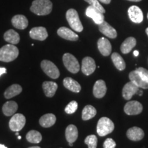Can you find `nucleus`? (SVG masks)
<instances>
[{"label":"nucleus","instance_id":"nucleus-1","mask_svg":"<svg viewBox=\"0 0 148 148\" xmlns=\"http://www.w3.org/2000/svg\"><path fill=\"white\" fill-rule=\"evenodd\" d=\"M53 4L50 0H34L30 7L33 13L39 16L47 15L52 11Z\"/></svg>","mask_w":148,"mask_h":148},{"label":"nucleus","instance_id":"nucleus-2","mask_svg":"<svg viewBox=\"0 0 148 148\" xmlns=\"http://www.w3.org/2000/svg\"><path fill=\"white\" fill-rule=\"evenodd\" d=\"M18 56V49L14 45L8 44L0 48V61L5 62H12Z\"/></svg>","mask_w":148,"mask_h":148},{"label":"nucleus","instance_id":"nucleus-3","mask_svg":"<svg viewBox=\"0 0 148 148\" xmlns=\"http://www.w3.org/2000/svg\"><path fill=\"white\" fill-rule=\"evenodd\" d=\"M66 18L70 27L73 30L76 31L77 32H81L83 30V25L79 19L78 13L75 9L71 8L66 11Z\"/></svg>","mask_w":148,"mask_h":148},{"label":"nucleus","instance_id":"nucleus-4","mask_svg":"<svg viewBox=\"0 0 148 148\" xmlns=\"http://www.w3.org/2000/svg\"><path fill=\"white\" fill-rule=\"evenodd\" d=\"M114 125L111 119L108 117H101L97 122V132L100 136H104L114 130Z\"/></svg>","mask_w":148,"mask_h":148},{"label":"nucleus","instance_id":"nucleus-5","mask_svg":"<svg viewBox=\"0 0 148 148\" xmlns=\"http://www.w3.org/2000/svg\"><path fill=\"white\" fill-rule=\"evenodd\" d=\"M62 61L66 69L72 73H78L80 69L78 61L73 55L69 53H64L62 56Z\"/></svg>","mask_w":148,"mask_h":148},{"label":"nucleus","instance_id":"nucleus-6","mask_svg":"<svg viewBox=\"0 0 148 148\" xmlns=\"http://www.w3.org/2000/svg\"><path fill=\"white\" fill-rule=\"evenodd\" d=\"M42 71L47 76L52 79H57L60 76V71L54 63L47 60H43L40 63Z\"/></svg>","mask_w":148,"mask_h":148},{"label":"nucleus","instance_id":"nucleus-7","mask_svg":"<svg viewBox=\"0 0 148 148\" xmlns=\"http://www.w3.org/2000/svg\"><path fill=\"white\" fill-rule=\"evenodd\" d=\"M25 122L26 119L23 114L21 113L14 114L9 121V127L13 132H18L23 129L25 125Z\"/></svg>","mask_w":148,"mask_h":148},{"label":"nucleus","instance_id":"nucleus-8","mask_svg":"<svg viewBox=\"0 0 148 148\" xmlns=\"http://www.w3.org/2000/svg\"><path fill=\"white\" fill-rule=\"evenodd\" d=\"M143 111V106L137 101H130L125 103L124 112L128 115H136Z\"/></svg>","mask_w":148,"mask_h":148},{"label":"nucleus","instance_id":"nucleus-9","mask_svg":"<svg viewBox=\"0 0 148 148\" xmlns=\"http://www.w3.org/2000/svg\"><path fill=\"white\" fill-rule=\"evenodd\" d=\"M127 13L130 19L135 23H140L143 20V14L141 9L136 5H132L130 7Z\"/></svg>","mask_w":148,"mask_h":148},{"label":"nucleus","instance_id":"nucleus-10","mask_svg":"<svg viewBox=\"0 0 148 148\" xmlns=\"http://www.w3.org/2000/svg\"><path fill=\"white\" fill-rule=\"evenodd\" d=\"M86 15L92 18L96 24L99 25L104 21V16L103 14L99 12L97 9L94 8L92 5H89L86 10Z\"/></svg>","mask_w":148,"mask_h":148},{"label":"nucleus","instance_id":"nucleus-11","mask_svg":"<svg viewBox=\"0 0 148 148\" xmlns=\"http://www.w3.org/2000/svg\"><path fill=\"white\" fill-rule=\"evenodd\" d=\"M96 64L93 58L85 57L82 62V71L86 75H90L95 71Z\"/></svg>","mask_w":148,"mask_h":148},{"label":"nucleus","instance_id":"nucleus-12","mask_svg":"<svg viewBox=\"0 0 148 148\" xmlns=\"http://www.w3.org/2000/svg\"><path fill=\"white\" fill-rule=\"evenodd\" d=\"M139 88L136 85H135L132 82H129L125 84L122 90V95L123 97L126 100H130L132 96L137 93Z\"/></svg>","mask_w":148,"mask_h":148},{"label":"nucleus","instance_id":"nucleus-13","mask_svg":"<svg viewBox=\"0 0 148 148\" xmlns=\"http://www.w3.org/2000/svg\"><path fill=\"white\" fill-rule=\"evenodd\" d=\"M29 36L34 40H45L48 36L47 29L44 27H35L29 31Z\"/></svg>","mask_w":148,"mask_h":148},{"label":"nucleus","instance_id":"nucleus-14","mask_svg":"<svg viewBox=\"0 0 148 148\" xmlns=\"http://www.w3.org/2000/svg\"><path fill=\"white\" fill-rule=\"evenodd\" d=\"M97 47L101 55H103V56H108L110 54L111 51H112L111 43L107 38H105L104 37H101L98 40Z\"/></svg>","mask_w":148,"mask_h":148},{"label":"nucleus","instance_id":"nucleus-15","mask_svg":"<svg viewBox=\"0 0 148 148\" xmlns=\"http://www.w3.org/2000/svg\"><path fill=\"white\" fill-rule=\"evenodd\" d=\"M107 91V87L106 83L102 79H99V80L96 81L93 86V89H92V92L93 95L96 98L100 99L104 97L106 95Z\"/></svg>","mask_w":148,"mask_h":148},{"label":"nucleus","instance_id":"nucleus-16","mask_svg":"<svg viewBox=\"0 0 148 148\" xmlns=\"http://www.w3.org/2000/svg\"><path fill=\"white\" fill-rule=\"evenodd\" d=\"M127 137L133 141H138L144 137V132L138 127H132L127 130L126 132Z\"/></svg>","mask_w":148,"mask_h":148},{"label":"nucleus","instance_id":"nucleus-17","mask_svg":"<svg viewBox=\"0 0 148 148\" xmlns=\"http://www.w3.org/2000/svg\"><path fill=\"white\" fill-rule=\"evenodd\" d=\"M57 34L61 38L64 39L75 41L78 39V35L73 32L71 29L67 28L66 27H61L57 31Z\"/></svg>","mask_w":148,"mask_h":148},{"label":"nucleus","instance_id":"nucleus-18","mask_svg":"<svg viewBox=\"0 0 148 148\" xmlns=\"http://www.w3.org/2000/svg\"><path fill=\"white\" fill-rule=\"evenodd\" d=\"M99 30L108 38H115L117 36L116 29L105 21L99 25Z\"/></svg>","mask_w":148,"mask_h":148},{"label":"nucleus","instance_id":"nucleus-19","mask_svg":"<svg viewBox=\"0 0 148 148\" xmlns=\"http://www.w3.org/2000/svg\"><path fill=\"white\" fill-rule=\"evenodd\" d=\"M11 22L12 25L18 29H24L28 26V20L26 16L22 14L14 15L11 20Z\"/></svg>","mask_w":148,"mask_h":148},{"label":"nucleus","instance_id":"nucleus-20","mask_svg":"<svg viewBox=\"0 0 148 148\" xmlns=\"http://www.w3.org/2000/svg\"><path fill=\"white\" fill-rule=\"evenodd\" d=\"M129 78L131 82H132L135 85H136L139 88H143V89H147L148 88V83L141 78V77L140 76L139 74L136 70L130 73Z\"/></svg>","mask_w":148,"mask_h":148},{"label":"nucleus","instance_id":"nucleus-21","mask_svg":"<svg viewBox=\"0 0 148 148\" xmlns=\"http://www.w3.org/2000/svg\"><path fill=\"white\" fill-rule=\"evenodd\" d=\"M42 86L45 95L47 97H52L58 89V84L56 82H50V81L44 82L42 83Z\"/></svg>","mask_w":148,"mask_h":148},{"label":"nucleus","instance_id":"nucleus-22","mask_svg":"<svg viewBox=\"0 0 148 148\" xmlns=\"http://www.w3.org/2000/svg\"><path fill=\"white\" fill-rule=\"evenodd\" d=\"M65 137L69 143H74L78 137V130L75 125L71 124L66 127Z\"/></svg>","mask_w":148,"mask_h":148},{"label":"nucleus","instance_id":"nucleus-23","mask_svg":"<svg viewBox=\"0 0 148 148\" xmlns=\"http://www.w3.org/2000/svg\"><path fill=\"white\" fill-rule=\"evenodd\" d=\"M63 85L64 87L72 92H79L81 90L80 84L71 77H65L63 79Z\"/></svg>","mask_w":148,"mask_h":148},{"label":"nucleus","instance_id":"nucleus-24","mask_svg":"<svg viewBox=\"0 0 148 148\" xmlns=\"http://www.w3.org/2000/svg\"><path fill=\"white\" fill-rule=\"evenodd\" d=\"M56 117L53 114L48 113L42 115L39 119V123L42 127H50L55 124Z\"/></svg>","mask_w":148,"mask_h":148},{"label":"nucleus","instance_id":"nucleus-25","mask_svg":"<svg viewBox=\"0 0 148 148\" xmlns=\"http://www.w3.org/2000/svg\"><path fill=\"white\" fill-rule=\"evenodd\" d=\"M3 38L5 41L9 42L10 44H12V45H16L20 41L19 34L14 29H10L6 31L3 34Z\"/></svg>","mask_w":148,"mask_h":148},{"label":"nucleus","instance_id":"nucleus-26","mask_svg":"<svg viewBox=\"0 0 148 148\" xmlns=\"http://www.w3.org/2000/svg\"><path fill=\"white\" fill-rule=\"evenodd\" d=\"M136 44V40L134 37H128L122 42L121 45V51L124 54L128 53L132 51Z\"/></svg>","mask_w":148,"mask_h":148},{"label":"nucleus","instance_id":"nucleus-27","mask_svg":"<svg viewBox=\"0 0 148 148\" xmlns=\"http://www.w3.org/2000/svg\"><path fill=\"white\" fill-rule=\"evenodd\" d=\"M18 109V105L15 101H9L3 105L2 111L5 116H12L15 114Z\"/></svg>","mask_w":148,"mask_h":148},{"label":"nucleus","instance_id":"nucleus-28","mask_svg":"<svg viewBox=\"0 0 148 148\" xmlns=\"http://www.w3.org/2000/svg\"><path fill=\"white\" fill-rule=\"evenodd\" d=\"M22 92V87L19 84H12L7 88L4 92V96L6 99H10V98L15 97V96L19 95Z\"/></svg>","mask_w":148,"mask_h":148},{"label":"nucleus","instance_id":"nucleus-29","mask_svg":"<svg viewBox=\"0 0 148 148\" xmlns=\"http://www.w3.org/2000/svg\"><path fill=\"white\" fill-rule=\"evenodd\" d=\"M111 59H112V62L115 67L119 71H123L125 69V62L123 58L116 52H114L111 56Z\"/></svg>","mask_w":148,"mask_h":148},{"label":"nucleus","instance_id":"nucleus-30","mask_svg":"<svg viewBox=\"0 0 148 148\" xmlns=\"http://www.w3.org/2000/svg\"><path fill=\"white\" fill-rule=\"evenodd\" d=\"M96 114H97V110L95 107L91 105H86L82 110V118L84 121H87L93 118Z\"/></svg>","mask_w":148,"mask_h":148},{"label":"nucleus","instance_id":"nucleus-31","mask_svg":"<svg viewBox=\"0 0 148 148\" xmlns=\"http://www.w3.org/2000/svg\"><path fill=\"white\" fill-rule=\"evenodd\" d=\"M26 139L29 143H39L42 140V135L36 130H30L27 133Z\"/></svg>","mask_w":148,"mask_h":148},{"label":"nucleus","instance_id":"nucleus-32","mask_svg":"<svg viewBox=\"0 0 148 148\" xmlns=\"http://www.w3.org/2000/svg\"><path fill=\"white\" fill-rule=\"evenodd\" d=\"M85 144L88 145V148H97V138L95 135L91 134L86 136L84 140Z\"/></svg>","mask_w":148,"mask_h":148},{"label":"nucleus","instance_id":"nucleus-33","mask_svg":"<svg viewBox=\"0 0 148 148\" xmlns=\"http://www.w3.org/2000/svg\"><path fill=\"white\" fill-rule=\"evenodd\" d=\"M77 106H78V104H77V102L76 101H71V102L68 103L67 106H66L65 109H64V111H65L66 113L67 114H73L77 110Z\"/></svg>","mask_w":148,"mask_h":148},{"label":"nucleus","instance_id":"nucleus-34","mask_svg":"<svg viewBox=\"0 0 148 148\" xmlns=\"http://www.w3.org/2000/svg\"><path fill=\"white\" fill-rule=\"evenodd\" d=\"M86 2L90 4V5H92L93 6L94 8H95L96 9H97L99 12H101V13L104 14L106 12V10L105 9L103 8V7L100 4V3L99 2L98 0H84Z\"/></svg>","mask_w":148,"mask_h":148},{"label":"nucleus","instance_id":"nucleus-35","mask_svg":"<svg viewBox=\"0 0 148 148\" xmlns=\"http://www.w3.org/2000/svg\"><path fill=\"white\" fill-rule=\"evenodd\" d=\"M136 71L138 72L141 78L148 83V70L143 67H138L136 69Z\"/></svg>","mask_w":148,"mask_h":148},{"label":"nucleus","instance_id":"nucleus-36","mask_svg":"<svg viewBox=\"0 0 148 148\" xmlns=\"http://www.w3.org/2000/svg\"><path fill=\"white\" fill-rule=\"evenodd\" d=\"M103 148H115L116 143L112 138H108L103 143Z\"/></svg>","mask_w":148,"mask_h":148},{"label":"nucleus","instance_id":"nucleus-37","mask_svg":"<svg viewBox=\"0 0 148 148\" xmlns=\"http://www.w3.org/2000/svg\"><path fill=\"white\" fill-rule=\"evenodd\" d=\"M5 73H6V69L4 67H0V76Z\"/></svg>","mask_w":148,"mask_h":148},{"label":"nucleus","instance_id":"nucleus-38","mask_svg":"<svg viewBox=\"0 0 148 148\" xmlns=\"http://www.w3.org/2000/svg\"><path fill=\"white\" fill-rule=\"evenodd\" d=\"M99 1L105 4H109L111 2V0H99Z\"/></svg>","mask_w":148,"mask_h":148},{"label":"nucleus","instance_id":"nucleus-39","mask_svg":"<svg viewBox=\"0 0 148 148\" xmlns=\"http://www.w3.org/2000/svg\"><path fill=\"white\" fill-rule=\"evenodd\" d=\"M133 53H134V56H138V54H139V52H138V51H137V50H135V51H134Z\"/></svg>","mask_w":148,"mask_h":148},{"label":"nucleus","instance_id":"nucleus-40","mask_svg":"<svg viewBox=\"0 0 148 148\" xmlns=\"http://www.w3.org/2000/svg\"><path fill=\"white\" fill-rule=\"evenodd\" d=\"M138 95H139L140 96H141L142 95H143V90L139 89V90H138ZM138 92H137V93H138Z\"/></svg>","mask_w":148,"mask_h":148},{"label":"nucleus","instance_id":"nucleus-41","mask_svg":"<svg viewBox=\"0 0 148 148\" xmlns=\"http://www.w3.org/2000/svg\"><path fill=\"white\" fill-rule=\"evenodd\" d=\"M128 1H135V2H138V1H141V0H128Z\"/></svg>","mask_w":148,"mask_h":148},{"label":"nucleus","instance_id":"nucleus-42","mask_svg":"<svg viewBox=\"0 0 148 148\" xmlns=\"http://www.w3.org/2000/svg\"><path fill=\"white\" fill-rule=\"evenodd\" d=\"M0 148H8L7 147H5V145H1V144H0Z\"/></svg>","mask_w":148,"mask_h":148},{"label":"nucleus","instance_id":"nucleus-43","mask_svg":"<svg viewBox=\"0 0 148 148\" xmlns=\"http://www.w3.org/2000/svg\"><path fill=\"white\" fill-rule=\"evenodd\" d=\"M29 148H40V147H38V146H33V147H30Z\"/></svg>","mask_w":148,"mask_h":148},{"label":"nucleus","instance_id":"nucleus-44","mask_svg":"<svg viewBox=\"0 0 148 148\" xmlns=\"http://www.w3.org/2000/svg\"><path fill=\"white\" fill-rule=\"evenodd\" d=\"M145 32H146V34H147V36H148V27H147V28H146V29H145Z\"/></svg>","mask_w":148,"mask_h":148},{"label":"nucleus","instance_id":"nucleus-45","mask_svg":"<svg viewBox=\"0 0 148 148\" xmlns=\"http://www.w3.org/2000/svg\"><path fill=\"white\" fill-rule=\"evenodd\" d=\"M69 145L70 146H73V143H69Z\"/></svg>","mask_w":148,"mask_h":148},{"label":"nucleus","instance_id":"nucleus-46","mask_svg":"<svg viewBox=\"0 0 148 148\" xmlns=\"http://www.w3.org/2000/svg\"><path fill=\"white\" fill-rule=\"evenodd\" d=\"M21 136H18V139H21Z\"/></svg>","mask_w":148,"mask_h":148},{"label":"nucleus","instance_id":"nucleus-47","mask_svg":"<svg viewBox=\"0 0 148 148\" xmlns=\"http://www.w3.org/2000/svg\"><path fill=\"white\" fill-rule=\"evenodd\" d=\"M16 136H18V133L17 132H16Z\"/></svg>","mask_w":148,"mask_h":148},{"label":"nucleus","instance_id":"nucleus-48","mask_svg":"<svg viewBox=\"0 0 148 148\" xmlns=\"http://www.w3.org/2000/svg\"><path fill=\"white\" fill-rule=\"evenodd\" d=\"M147 18H148V13H147Z\"/></svg>","mask_w":148,"mask_h":148}]
</instances>
